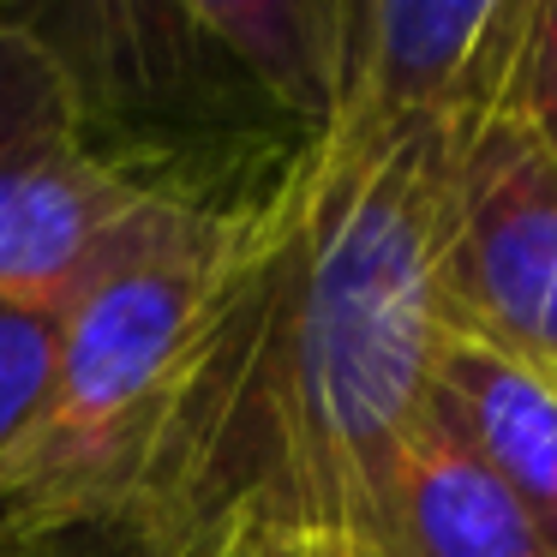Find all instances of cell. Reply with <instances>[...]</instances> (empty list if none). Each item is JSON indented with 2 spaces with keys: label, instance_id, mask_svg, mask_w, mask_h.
Wrapping results in <instances>:
<instances>
[{
  "label": "cell",
  "instance_id": "6da1fadb",
  "mask_svg": "<svg viewBox=\"0 0 557 557\" xmlns=\"http://www.w3.org/2000/svg\"><path fill=\"white\" fill-rule=\"evenodd\" d=\"M468 126L318 133L258 210H240L126 528L342 533L432 408L444 348V222Z\"/></svg>",
  "mask_w": 557,
  "mask_h": 557
},
{
  "label": "cell",
  "instance_id": "7a4b0ae2",
  "mask_svg": "<svg viewBox=\"0 0 557 557\" xmlns=\"http://www.w3.org/2000/svg\"><path fill=\"white\" fill-rule=\"evenodd\" d=\"M234 246L240 216L174 193L61 312L49 408L0 480V552L73 521H126Z\"/></svg>",
  "mask_w": 557,
  "mask_h": 557
},
{
  "label": "cell",
  "instance_id": "3957f363",
  "mask_svg": "<svg viewBox=\"0 0 557 557\" xmlns=\"http://www.w3.org/2000/svg\"><path fill=\"white\" fill-rule=\"evenodd\" d=\"M444 318L557 389V162L509 109L456 145Z\"/></svg>",
  "mask_w": 557,
  "mask_h": 557
},
{
  "label": "cell",
  "instance_id": "277c9868",
  "mask_svg": "<svg viewBox=\"0 0 557 557\" xmlns=\"http://www.w3.org/2000/svg\"><path fill=\"white\" fill-rule=\"evenodd\" d=\"M521 0H366L342 7L336 90L318 133H377L401 121L473 126L504 109Z\"/></svg>",
  "mask_w": 557,
  "mask_h": 557
},
{
  "label": "cell",
  "instance_id": "5b68a950",
  "mask_svg": "<svg viewBox=\"0 0 557 557\" xmlns=\"http://www.w3.org/2000/svg\"><path fill=\"white\" fill-rule=\"evenodd\" d=\"M169 198V186L97 157L85 133L0 157V306L66 312Z\"/></svg>",
  "mask_w": 557,
  "mask_h": 557
},
{
  "label": "cell",
  "instance_id": "8992f818",
  "mask_svg": "<svg viewBox=\"0 0 557 557\" xmlns=\"http://www.w3.org/2000/svg\"><path fill=\"white\" fill-rule=\"evenodd\" d=\"M348 545L360 557H557L504 480L432 408L372 480Z\"/></svg>",
  "mask_w": 557,
  "mask_h": 557
},
{
  "label": "cell",
  "instance_id": "52a82bcc",
  "mask_svg": "<svg viewBox=\"0 0 557 557\" xmlns=\"http://www.w3.org/2000/svg\"><path fill=\"white\" fill-rule=\"evenodd\" d=\"M432 420L504 480L557 552V389L449 324L432 366Z\"/></svg>",
  "mask_w": 557,
  "mask_h": 557
},
{
  "label": "cell",
  "instance_id": "ba28073f",
  "mask_svg": "<svg viewBox=\"0 0 557 557\" xmlns=\"http://www.w3.org/2000/svg\"><path fill=\"white\" fill-rule=\"evenodd\" d=\"M186 30L210 37L222 54L246 66L258 85H270L282 102L312 114V126H324L330 90H336V42H342V7H312V0H198L186 7Z\"/></svg>",
  "mask_w": 557,
  "mask_h": 557
},
{
  "label": "cell",
  "instance_id": "9c48e42d",
  "mask_svg": "<svg viewBox=\"0 0 557 557\" xmlns=\"http://www.w3.org/2000/svg\"><path fill=\"white\" fill-rule=\"evenodd\" d=\"M85 133V97L66 54L30 18L0 13V157Z\"/></svg>",
  "mask_w": 557,
  "mask_h": 557
},
{
  "label": "cell",
  "instance_id": "30bf717a",
  "mask_svg": "<svg viewBox=\"0 0 557 557\" xmlns=\"http://www.w3.org/2000/svg\"><path fill=\"white\" fill-rule=\"evenodd\" d=\"M61 360V312L0 306V480L37 437Z\"/></svg>",
  "mask_w": 557,
  "mask_h": 557
},
{
  "label": "cell",
  "instance_id": "8fae6325",
  "mask_svg": "<svg viewBox=\"0 0 557 557\" xmlns=\"http://www.w3.org/2000/svg\"><path fill=\"white\" fill-rule=\"evenodd\" d=\"M504 109L557 162V0H521V30L504 78Z\"/></svg>",
  "mask_w": 557,
  "mask_h": 557
},
{
  "label": "cell",
  "instance_id": "7c38bea8",
  "mask_svg": "<svg viewBox=\"0 0 557 557\" xmlns=\"http://www.w3.org/2000/svg\"><path fill=\"white\" fill-rule=\"evenodd\" d=\"M252 557H360L342 533H264L252 540Z\"/></svg>",
  "mask_w": 557,
  "mask_h": 557
},
{
  "label": "cell",
  "instance_id": "4fadbf2b",
  "mask_svg": "<svg viewBox=\"0 0 557 557\" xmlns=\"http://www.w3.org/2000/svg\"><path fill=\"white\" fill-rule=\"evenodd\" d=\"M138 557H252V533H193V540L145 545Z\"/></svg>",
  "mask_w": 557,
  "mask_h": 557
}]
</instances>
